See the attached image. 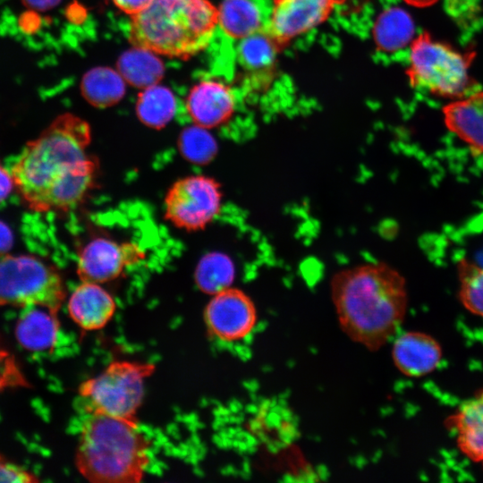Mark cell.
<instances>
[{"label":"cell","instance_id":"cell-1","mask_svg":"<svg viewBox=\"0 0 483 483\" xmlns=\"http://www.w3.org/2000/svg\"><path fill=\"white\" fill-rule=\"evenodd\" d=\"M90 141L89 123L64 114L27 143L12 176L30 208L68 211L84 201L95 187L98 169L88 150Z\"/></svg>","mask_w":483,"mask_h":483},{"label":"cell","instance_id":"cell-2","mask_svg":"<svg viewBox=\"0 0 483 483\" xmlns=\"http://www.w3.org/2000/svg\"><path fill=\"white\" fill-rule=\"evenodd\" d=\"M330 291L343 333L370 351L378 350L394 335L406 314L405 278L382 261L336 272Z\"/></svg>","mask_w":483,"mask_h":483},{"label":"cell","instance_id":"cell-3","mask_svg":"<svg viewBox=\"0 0 483 483\" xmlns=\"http://www.w3.org/2000/svg\"><path fill=\"white\" fill-rule=\"evenodd\" d=\"M148 443L135 419L89 414L75 455L80 473L91 482L134 483L148 462Z\"/></svg>","mask_w":483,"mask_h":483},{"label":"cell","instance_id":"cell-4","mask_svg":"<svg viewBox=\"0 0 483 483\" xmlns=\"http://www.w3.org/2000/svg\"><path fill=\"white\" fill-rule=\"evenodd\" d=\"M217 25L210 0H151L131 16L129 34L134 47L185 59L208 46Z\"/></svg>","mask_w":483,"mask_h":483},{"label":"cell","instance_id":"cell-5","mask_svg":"<svg viewBox=\"0 0 483 483\" xmlns=\"http://www.w3.org/2000/svg\"><path fill=\"white\" fill-rule=\"evenodd\" d=\"M475 56L474 51L461 52L424 31L411 43L406 74L415 89L451 101L460 99L478 90L470 72Z\"/></svg>","mask_w":483,"mask_h":483},{"label":"cell","instance_id":"cell-6","mask_svg":"<svg viewBox=\"0 0 483 483\" xmlns=\"http://www.w3.org/2000/svg\"><path fill=\"white\" fill-rule=\"evenodd\" d=\"M155 366L114 361L99 375L81 383L79 394L89 414L135 419L144 396L145 379Z\"/></svg>","mask_w":483,"mask_h":483},{"label":"cell","instance_id":"cell-7","mask_svg":"<svg viewBox=\"0 0 483 483\" xmlns=\"http://www.w3.org/2000/svg\"><path fill=\"white\" fill-rule=\"evenodd\" d=\"M65 298L59 273L30 255L0 258V308L40 306L56 312Z\"/></svg>","mask_w":483,"mask_h":483},{"label":"cell","instance_id":"cell-8","mask_svg":"<svg viewBox=\"0 0 483 483\" xmlns=\"http://www.w3.org/2000/svg\"><path fill=\"white\" fill-rule=\"evenodd\" d=\"M220 182L211 176L194 174L175 181L164 199L165 218L188 232L206 228L223 205Z\"/></svg>","mask_w":483,"mask_h":483},{"label":"cell","instance_id":"cell-9","mask_svg":"<svg viewBox=\"0 0 483 483\" xmlns=\"http://www.w3.org/2000/svg\"><path fill=\"white\" fill-rule=\"evenodd\" d=\"M144 258V250L134 242L97 237L79 251L76 271L81 282L102 284L116 279Z\"/></svg>","mask_w":483,"mask_h":483},{"label":"cell","instance_id":"cell-10","mask_svg":"<svg viewBox=\"0 0 483 483\" xmlns=\"http://www.w3.org/2000/svg\"><path fill=\"white\" fill-rule=\"evenodd\" d=\"M204 318L212 335L224 342H236L252 333L258 316L251 298L243 291L230 287L212 295Z\"/></svg>","mask_w":483,"mask_h":483},{"label":"cell","instance_id":"cell-11","mask_svg":"<svg viewBox=\"0 0 483 483\" xmlns=\"http://www.w3.org/2000/svg\"><path fill=\"white\" fill-rule=\"evenodd\" d=\"M343 0H274L266 29L283 49L291 40L323 23Z\"/></svg>","mask_w":483,"mask_h":483},{"label":"cell","instance_id":"cell-12","mask_svg":"<svg viewBox=\"0 0 483 483\" xmlns=\"http://www.w3.org/2000/svg\"><path fill=\"white\" fill-rule=\"evenodd\" d=\"M235 105L233 89L216 80L196 84L190 90L185 104L194 124L208 130L226 123L234 113Z\"/></svg>","mask_w":483,"mask_h":483},{"label":"cell","instance_id":"cell-13","mask_svg":"<svg viewBox=\"0 0 483 483\" xmlns=\"http://www.w3.org/2000/svg\"><path fill=\"white\" fill-rule=\"evenodd\" d=\"M442 114L447 130L483 164V90L451 101Z\"/></svg>","mask_w":483,"mask_h":483},{"label":"cell","instance_id":"cell-14","mask_svg":"<svg viewBox=\"0 0 483 483\" xmlns=\"http://www.w3.org/2000/svg\"><path fill=\"white\" fill-rule=\"evenodd\" d=\"M442 356L438 342L422 332H405L393 343L394 363L407 377H420L430 374L441 363Z\"/></svg>","mask_w":483,"mask_h":483},{"label":"cell","instance_id":"cell-15","mask_svg":"<svg viewBox=\"0 0 483 483\" xmlns=\"http://www.w3.org/2000/svg\"><path fill=\"white\" fill-rule=\"evenodd\" d=\"M446 427L461 453L483 468V388L456 408Z\"/></svg>","mask_w":483,"mask_h":483},{"label":"cell","instance_id":"cell-16","mask_svg":"<svg viewBox=\"0 0 483 483\" xmlns=\"http://www.w3.org/2000/svg\"><path fill=\"white\" fill-rule=\"evenodd\" d=\"M67 308L71 318L80 328L97 330L112 318L115 301L99 284L82 282L70 295Z\"/></svg>","mask_w":483,"mask_h":483},{"label":"cell","instance_id":"cell-17","mask_svg":"<svg viewBox=\"0 0 483 483\" xmlns=\"http://www.w3.org/2000/svg\"><path fill=\"white\" fill-rule=\"evenodd\" d=\"M282 50L267 30H259L241 39L238 47L240 64L247 72L251 86L260 87L272 78L277 54Z\"/></svg>","mask_w":483,"mask_h":483},{"label":"cell","instance_id":"cell-18","mask_svg":"<svg viewBox=\"0 0 483 483\" xmlns=\"http://www.w3.org/2000/svg\"><path fill=\"white\" fill-rule=\"evenodd\" d=\"M57 313L40 306H31L19 318L15 327L18 343L30 351L52 349L59 332Z\"/></svg>","mask_w":483,"mask_h":483},{"label":"cell","instance_id":"cell-19","mask_svg":"<svg viewBox=\"0 0 483 483\" xmlns=\"http://www.w3.org/2000/svg\"><path fill=\"white\" fill-rule=\"evenodd\" d=\"M415 25L411 14L401 7H390L380 13L374 28V41L378 49L392 53L414 39Z\"/></svg>","mask_w":483,"mask_h":483},{"label":"cell","instance_id":"cell-20","mask_svg":"<svg viewBox=\"0 0 483 483\" xmlns=\"http://www.w3.org/2000/svg\"><path fill=\"white\" fill-rule=\"evenodd\" d=\"M217 10L218 25L230 38L242 39L261 30V13L251 0H223Z\"/></svg>","mask_w":483,"mask_h":483},{"label":"cell","instance_id":"cell-21","mask_svg":"<svg viewBox=\"0 0 483 483\" xmlns=\"http://www.w3.org/2000/svg\"><path fill=\"white\" fill-rule=\"evenodd\" d=\"M84 98L97 107H107L118 103L125 93L124 79L114 70L93 68L81 81Z\"/></svg>","mask_w":483,"mask_h":483},{"label":"cell","instance_id":"cell-22","mask_svg":"<svg viewBox=\"0 0 483 483\" xmlns=\"http://www.w3.org/2000/svg\"><path fill=\"white\" fill-rule=\"evenodd\" d=\"M117 67L124 80L142 89L157 84L164 74L163 64L154 53L137 47L120 56Z\"/></svg>","mask_w":483,"mask_h":483},{"label":"cell","instance_id":"cell-23","mask_svg":"<svg viewBox=\"0 0 483 483\" xmlns=\"http://www.w3.org/2000/svg\"><path fill=\"white\" fill-rule=\"evenodd\" d=\"M176 98L167 88L153 85L142 90L136 103L139 120L148 127L162 129L174 118L176 112Z\"/></svg>","mask_w":483,"mask_h":483},{"label":"cell","instance_id":"cell-24","mask_svg":"<svg viewBox=\"0 0 483 483\" xmlns=\"http://www.w3.org/2000/svg\"><path fill=\"white\" fill-rule=\"evenodd\" d=\"M194 277L200 291L215 295L232 287L235 277L234 263L223 252L208 253L199 261Z\"/></svg>","mask_w":483,"mask_h":483},{"label":"cell","instance_id":"cell-25","mask_svg":"<svg viewBox=\"0 0 483 483\" xmlns=\"http://www.w3.org/2000/svg\"><path fill=\"white\" fill-rule=\"evenodd\" d=\"M458 297L470 313L483 318V266L462 258L456 263Z\"/></svg>","mask_w":483,"mask_h":483},{"label":"cell","instance_id":"cell-26","mask_svg":"<svg viewBox=\"0 0 483 483\" xmlns=\"http://www.w3.org/2000/svg\"><path fill=\"white\" fill-rule=\"evenodd\" d=\"M178 146L185 159L199 165L209 163L218 150L217 143L208 129L195 124L182 131Z\"/></svg>","mask_w":483,"mask_h":483},{"label":"cell","instance_id":"cell-27","mask_svg":"<svg viewBox=\"0 0 483 483\" xmlns=\"http://www.w3.org/2000/svg\"><path fill=\"white\" fill-rule=\"evenodd\" d=\"M18 387L30 388L31 385L15 357L0 345V391Z\"/></svg>","mask_w":483,"mask_h":483},{"label":"cell","instance_id":"cell-28","mask_svg":"<svg viewBox=\"0 0 483 483\" xmlns=\"http://www.w3.org/2000/svg\"><path fill=\"white\" fill-rule=\"evenodd\" d=\"M0 482L35 483L38 479L24 468L0 454Z\"/></svg>","mask_w":483,"mask_h":483},{"label":"cell","instance_id":"cell-29","mask_svg":"<svg viewBox=\"0 0 483 483\" xmlns=\"http://www.w3.org/2000/svg\"><path fill=\"white\" fill-rule=\"evenodd\" d=\"M112 2L123 13L133 16L146 8L151 0H112Z\"/></svg>","mask_w":483,"mask_h":483},{"label":"cell","instance_id":"cell-30","mask_svg":"<svg viewBox=\"0 0 483 483\" xmlns=\"http://www.w3.org/2000/svg\"><path fill=\"white\" fill-rule=\"evenodd\" d=\"M13 242L11 229L0 220V258L7 254Z\"/></svg>","mask_w":483,"mask_h":483},{"label":"cell","instance_id":"cell-31","mask_svg":"<svg viewBox=\"0 0 483 483\" xmlns=\"http://www.w3.org/2000/svg\"><path fill=\"white\" fill-rule=\"evenodd\" d=\"M13 186V176L0 164V202L10 194Z\"/></svg>","mask_w":483,"mask_h":483},{"label":"cell","instance_id":"cell-32","mask_svg":"<svg viewBox=\"0 0 483 483\" xmlns=\"http://www.w3.org/2000/svg\"><path fill=\"white\" fill-rule=\"evenodd\" d=\"M29 8L37 11H47L55 7L60 0H21Z\"/></svg>","mask_w":483,"mask_h":483},{"label":"cell","instance_id":"cell-33","mask_svg":"<svg viewBox=\"0 0 483 483\" xmlns=\"http://www.w3.org/2000/svg\"><path fill=\"white\" fill-rule=\"evenodd\" d=\"M406 4L418 7V8H425L431 6L437 3L439 0H403Z\"/></svg>","mask_w":483,"mask_h":483}]
</instances>
